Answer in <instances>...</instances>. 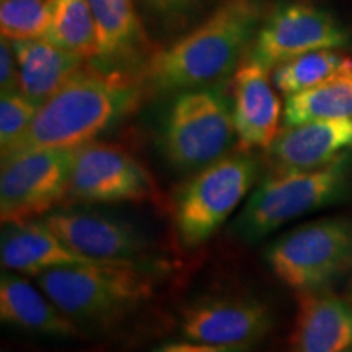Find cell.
<instances>
[{"label":"cell","mask_w":352,"mask_h":352,"mask_svg":"<svg viewBox=\"0 0 352 352\" xmlns=\"http://www.w3.org/2000/svg\"><path fill=\"white\" fill-rule=\"evenodd\" d=\"M263 0H223L199 26L152 52L142 82L170 94L217 85L240 67L263 21Z\"/></svg>","instance_id":"1"},{"label":"cell","mask_w":352,"mask_h":352,"mask_svg":"<svg viewBox=\"0 0 352 352\" xmlns=\"http://www.w3.org/2000/svg\"><path fill=\"white\" fill-rule=\"evenodd\" d=\"M142 94V83L127 72L82 65L38 108L32 126L2 160L32 151L77 148L94 142L134 111Z\"/></svg>","instance_id":"2"},{"label":"cell","mask_w":352,"mask_h":352,"mask_svg":"<svg viewBox=\"0 0 352 352\" xmlns=\"http://www.w3.org/2000/svg\"><path fill=\"white\" fill-rule=\"evenodd\" d=\"M351 188V152L318 168L270 171L233 222V232L245 243H254L290 220L336 204Z\"/></svg>","instance_id":"3"},{"label":"cell","mask_w":352,"mask_h":352,"mask_svg":"<svg viewBox=\"0 0 352 352\" xmlns=\"http://www.w3.org/2000/svg\"><path fill=\"white\" fill-rule=\"evenodd\" d=\"M39 289L77 324H109L153 296V279L139 263L103 261L50 270Z\"/></svg>","instance_id":"4"},{"label":"cell","mask_w":352,"mask_h":352,"mask_svg":"<svg viewBox=\"0 0 352 352\" xmlns=\"http://www.w3.org/2000/svg\"><path fill=\"white\" fill-rule=\"evenodd\" d=\"M236 131L232 98L220 85L179 91L165 114L162 152L178 173H195L230 153Z\"/></svg>","instance_id":"5"},{"label":"cell","mask_w":352,"mask_h":352,"mask_svg":"<svg viewBox=\"0 0 352 352\" xmlns=\"http://www.w3.org/2000/svg\"><path fill=\"white\" fill-rule=\"evenodd\" d=\"M259 171L250 151L227 153L195 171L173 196V228L184 248L206 243L245 199Z\"/></svg>","instance_id":"6"},{"label":"cell","mask_w":352,"mask_h":352,"mask_svg":"<svg viewBox=\"0 0 352 352\" xmlns=\"http://www.w3.org/2000/svg\"><path fill=\"white\" fill-rule=\"evenodd\" d=\"M271 271L297 292L327 290L352 271V217H327L303 223L266 250Z\"/></svg>","instance_id":"7"},{"label":"cell","mask_w":352,"mask_h":352,"mask_svg":"<svg viewBox=\"0 0 352 352\" xmlns=\"http://www.w3.org/2000/svg\"><path fill=\"white\" fill-rule=\"evenodd\" d=\"M74 148H46L2 160L0 219L3 226L30 222L65 201Z\"/></svg>","instance_id":"8"},{"label":"cell","mask_w":352,"mask_h":352,"mask_svg":"<svg viewBox=\"0 0 352 352\" xmlns=\"http://www.w3.org/2000/svg\"><path fill=\"white\" fill-rule=\"evenodd\" d=\"M155 192L151 173L120 145L94 140L74 148L67 204L142 202Z\"/></svg>","instance_id":"9"},{"label":"cell","mask_w":352,"mask_h":352,"mask_svg":"<svg viewBox=\"0 0 352 352\" xmlns=\"http://www.w3.org/2000/svg\"><path fill=\"white\" fill-rule=\"evenodd\" d=\"M349 44V33L324 8L307 2H280L259 25L248 59L264 69L321 50Z\"/></svg>","instance_id":"10"},{"label":"cell","mask_w":352,"mask_h":352,"mask_svg":"<svg viewBox=\"0 0 352 352\" xmlns=\"http://www.w3.org/2000/svg\"><path fill=\"white\" fill-rule=\"evenodd\" d=\"M274 327L266 303L246 296L201 298L183 311L184 340L210 346H254Z\"/></svg>","instance_id":"11"},{"label":"cell","mask_w":352,"mask_h":352,"mask_svg":"<svg viewBox=\"0 0 352 352\" xmlns=\"http://www.w3.org/2000/svg\"><path fill=\"white\" fill-rule=\"evenodd\" d=\"M74 252L98 261L138 263L152 248L151 240L124 219L85 209H65L43 219Z\"/></svg>","instance_id":"12"},{"label":"cell","mask_w":352,"mask_h":352,"mask_svg":"<svg viewBox=\"0 0 352 352\" xmlns=\"http://www.w3.org/2000/svg\"><path fill=\"white\" fill-rule=\"evenodd\" d=\"M232 113L236 138L245 151L267 148L279 135L283 103L267 70L246 59L232 78Z\"/></svg>","instance_id":"13"},{"label":"cell","mask_w":352,"mask_h":352,"mask_svg":"<svg viewBox=\"0 0 352 352\" xmlns=\"http://www.w3.org/2000/svg\"><path fill=\"white\" fill-rule=\"evenodd\" d=\"M352 151V118L285 127L270 147V171L311 170Z\"/></svg>","instance_id":"14"},{"label":"cell","mask_w":352,"mask_h":352,"mask_svg":"<svg viewBox=\"0 0 352 352\" xmlns=\"http://www.w3.org/2000/svg\"><path fill=\"white\" fill-rule=\"evenodd\" d=\"M352 347V303L328 290L298 292L290 352H347Z\"/></svg>","instance_id":"15"},{"label":"cell","mask_w":352,"mask_h":352,"mask_svg":"<svg viewBox=\"0 0 352 352\" xmlns=\"http://www.w3.org/2000/svg\"><path fill=\"white\" fill-rule=\"evenodd\" d=\"M95 20L96 57L94 65L127 72L126 67L148 57V39L134 0H88Z\"/></svg>","instance_id":"16"},{"label":"cell","mask_w":352,"mask_h":352,"mask_svg":"<svg viewBox=\"0 0 352 352\" xmlns=\"http://www.w3.org/2000/svg\"><path fill=\"white\" fill-rule=\"evenodd\" d=\"M0 261L7 271L33 277L56 267L103 263L69 248L43 219L3 226Z\"/></svg>","instance_id":"17"},{"label":"cell","mask_w":352,"mask_h":352,"mask_svg":"<svg viewBox=\"0 0 352 352\" xmlns=\"http://www.w3.org/2000/svg\"><path fill=\"white\" fill-rule=\"evenodd\" d=\"M0 318L10 327L51 338H77L80 328L19 272L0 277Z\"/></svg>","instance_id":"18"},{"label":"cell","mask_w":352,"mask_h":352,"mask_svg":"<svg viewBox=\"0 0 352 352\" xmlns=\"http://www.w3.org/2000/svg\"><path fill=\"white\" fill-rule=\"evenodd\" d=\"M20 77V91L36 107H41L69 80L85 59L46 39L10 41Z\"/></svg>","instance_id":"19"},{"label":"cell","mask_w":352,"mask_h":352,"mask_svg":"<svg viewBox=\"0 0 352 352\" xmlns=\"http://www.w3.org/2000/svg\"><path fill=\"white\" fill-rule=\"evenodd\" d=\"M346 118H352V63L328 80L287 96L284 104L285 127Z\"/></svg>","instance_id":"20"},{"label":"cell","mask_w":352,"mask_h":352,"mask_svg":"<svg viewBox=\"0 0 352 352\" xmlns=\"http://www.w3.org/2000/svg\"><path fill=\"white\" fill-rule=\"evenodd\" d=\"M43 39L85 60L96 57L95 20L88 0H52L51 25Z\"/></svg>","instance_id":"21"},{"label":"cell","mask_w":352,"mask_h":352,"mask_svg":"<svg viewBox=\"0 0 352 352\" xmlns=\"http://www.w3.org/2000/svg\"><path fill=\"white\" fill-rule=\"evenodd\" d=\"M351 63V57L333 50L307 52L274 67L272 83L285 96L296 95L336 76Z\"/></svg>","instance_id":"22"},{"label":"cell","mask_w":352,"mask_h":352,"mask_svg":"<svg viewBox=\"0 0 352 352\" xmlns=\"http://www.w3.org/2000/svg\"><path fill=\"white\" fill-rule=\"evenodd\" d=\"M52 0H2L0 32L10 41L46 36L51 25Z\"/></svg>","instance_id":"23"},{"label":"cell","mask_w":352,"mask_h":352,"mask_svg":"<svg viewBox=\"0 0 352 352\" xmlns=\"http://www.w3.org/2000/svg\"><path fill=\"white\" fill-rule=\"evenodd\" d=\"M36 104L21 91L2 94L0 98V151L7 153L32 126L38 113Z\"/></svg>","instance_id":"24"},{"label":"cell","mask_w":352,"mask_h":352,"mask_svg":"<svg viewBox=\"0 0 352 352\" xmlns=\"http://www.w3.org/2000/svg\"><path fill=\"white\" fill-rule=\"evenodd\" d=\"M147 10L166 25H182L201 7L202 0H140Z\"/></svg>","instance_id":"25"},{"label":"cell","mask_w":352,"mask_h":352,"mask_svg":"<svg viewBox=\"0 0 352 352\" xmlns=\"http://www.w3.org/2000/svg\"><path fill=\"white\" fill-rule=\"evenodd\" d=\"M0 90L2 94L20 91L19 67H16L12 43L7 38H2V43H0Z\"/></svg>","instance_id":"26"},{"label":"cell","mask_w":352,"mask_h":352,"mask_svg":"<svg viewBox=\"0 0 352 352\" xmlns=\"http://www.w3.org/2000/svg\"><path fill=\"white\" fill-rule=\"evenodd\" d=\"M253 346H210L202 342H166L151 352H250Z\"/></svg>","instance_id":"27"},{"label":"cell","mask_w":352,"mask_h":352,"mask_svg":"<svg viewBox=\"0 0 352 352\" xmlns=\"http://www.w3.org/2000/svg\"><path fill=\"white\" fill-rule=\"evenodd\" d=\"M349 300L352 303V285H351V289H349Z\"/></svg>","instance_id":"28"},{"label":"cell","mask_w":352,"mask_h":352,"mask_svg":"<svg viewBox=\"0 0 352 352\" xmlns=\"http://www.w3.org/2000/svg\"><path fill=\"white\" fill-rule=\"evenodd\" d=\"M347 352H352V347H351V349H349V351H347Z\"/></svg>","instance_id":"29"}]
</instances>
